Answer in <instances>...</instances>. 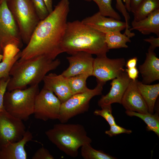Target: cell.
Wrapping results in <instances>:
<instances>
[{
	"label": "cell",
	"instance_id": "obj_16",
	"mask_svg": "<svg viewBox=\"0 0 159 159\" xmlns=\"http://www.w3.org/2000/svg\"><path fill=\"white\" fill-rule=\"evenodd\" d=\"M43 81L44 83L43 88L52 92L61 103L72 95L67 78L61 74L49 73L45 76Z\"/></svg>",
	"mask_w": 159,
	"mask_h": 159
},
{
	"label": "cell",
	"instance_id": "obj_5",
	"mask_svg": "<svg viewBox=\"0 0 159 159\" xmlns=\"http://www.w3.org/2000/svg\"><path fill=\"white\" fill-rule=\"evenodd\" d=\"M39 92L38 85L6 92L3 101L4 110L22 121L27 120L33 114L35 99Z\"/></svg>",
	"mask_w": 159,
	"mask_h": 159
},
{
	"label": "cell",
	"instance_id": "obj_19",
	"mask_svg": "<svg viewBox=\"0 0 159 159\" xmlns=\"http://www.w3.org/2000/svg\"><path fill=\"white\" fill-rule=\"evenodd\" d=\"M130 30H137L144 35L154 33L159 37V9L145 18L137 21L133 20Z\"/></svg>",
	"mask_w": 159,
	"mask_h": 159
},
{
	"label": "cell",
	"instance_id": "obj_4",
	"mask_svg": "<svg viewBox=\"0 0 159 159\" xmlns=\"http://www.w3.org/2000/svg\"><path fill=\"white\" fill-rule=\"evenodd\" d=\"M45 133L59 150L74 158L77 156L80 148L85 143L92 142L84 127L80 124H56Z\"/></svg>",
	"mask_w": 159,
	"mask_h": 159
},
{
	"label": "cell",
	"instance_id": "obj_24",
	"mask_svg": "<svg viewBox=\"0 0 159 159\" xmlns=\"http://www.w3.org/2000/svg\"><path fill=\"white\" fill-rule=\"evenodd\" d=\"M91 76L90 73H85L67 78L72 95L82 92L89 89L87 87L86 80Z\"/></svg>",
	"mask_w": 159,
	"mask_h": 159
},
{
	"label": "cell",
	"instance_id": "obj_37",
	"mask_svg": "<svg viewBox=\"0 0 159 159\" xmlns=\"http://www.w3.org/2000/svg\"><path fill=\"white\" fill-rule=\"evenodd\" d=\"M138 60V58L136 57L129 59L126 63V67L127 69L136 67Z\"/></svg>",
	"mask_w": 159,
	"mask_h": 159
},
{
	"label": "cell",
	"instance_id": "obj_1",
	"mask_svg": "<svg viewBox=\"0 0 159 159\" xmlns=\"http://www.w3.org/2000/svg\"><path fill=\"white\" fill-rule=\"evenodd\" d=\"M69 0H61L52 12L40 20L19 60L44 56L54 59L63 53L61 44L67 27L69 11Z\"/></svg>",
	"mask_w": 159,
	"mask_h": 159
},
{
	"label": "cell",
	"instance_id": "obj_15",
	"mask_svg": "<svg viewBox=\"0 0 159 159\" xmlns=\"http://www.w3.org/2000/svg\"><path fill=\"white\" fill-rule=\"evenodd\" d=\"M137 80H131L123 95L121 104L126 110L148 113L147 105L138 89Z\"/></svg>",
	"mask_w": 159,
	"mask_h": 159
},
{
	"label": "cell",
	"instance_id": "obj_18",
	"mask_svg": "<svg viewBox=\"0 0 159 159\" xmlns=\"http://www.w3.org/2000/svg\"><path fill=\"white\" fill-rule=\"evenodd\" d=\"M33 136L26 130L22 138L15 142L9 143L0 148V159H26L27 154L25 146L32 141Z\"/></svg>",
	"mask_w": 159,
	"mask_h": 159
},
{
	"label": "cell",
	"instance_id": "obj_28",
	"mask_svg": "<svg viewBox=\"0 0 159 159\" xmlns=\"http://www.w3.org/2000/svg\"><path fill=\"white\" fill-rule=\"evenodd\" d=\"M101 107V110H96L94 111V115L103 117L110 126L116 124L114 118L112 114L111 105H103Z\"/></svg>",
	"mask_w": 159,
	"mask_h": 159
},
{
	"label": "cell",
	"instance_id": "obj_35",
	"mask_svg": "<svg viewBox=\"0 0 159 159\" xmlns=\"http://www.w3.org/2000/svg\"><path fill=\"white\" fill-rule=\"evenodd\" d=\"M143 40L150 44L148 49L152 50L154 51L156 48L159 47V37L155 38L151 36L148 38L144 39Z\"/></svg>",
	"mask_w": 159,
	"mask_h": 159
},
{
	"label": "cell",
	"instance_id": "obj_30",
	"mask_svg": "<svg viewBox=\"0 0 159 159\" xmlns=\"http://www.w3.org/2000/svg\"><path fill=\"white\" fill-rule=\"evenodd\" d=\"M20 52L19 48L16 45L9 44L6 45L3 51L2 60H10L13 59Z\"/></svg>",
	"mask_w": 159,
	"mask_h": 159
},
{
	"label": "cell",
	"instance_id": "obj_14",
	"mask_svg": "<svg viewBox=\"0 0 159 159\" xmlns=\"http://www.w3.org/2000/svg\"><path fill=\"white\" fill-rule=\"evenodd\" d=\"M131 80L125 71L112 80L109 92L105 95L102 96L98 102V106L101 107L103 105H111L115 103L121 104L123 95Z\"/></svg>",
	"mask_w": 159,
	"mask_h": 159
},
{
	"label": "cell",
	"instance_id": "obj_22",
	"mask_svg": "<svg viewBox=\"0 0 159 159\" xmlns=\"http://www.w3.org/2000/svg\"><path fill=\"white\" fill-rule=\"evenodd\" d=\"M126 115L130 116H135L142 119L147 125L146 129L152 131L159 136V117L158 114L140 113L135 112L126 110Z\"/></svg>",
	"mask_w": 159,
	"mask_h": 159
},
{
	"label": "cell",
	"instance_id": "obj_10",
	"mask_svg": "<svg viewBox=\"0 0 159 159\" xmlns=\"http://www.w3.org/2000/svg\"><path fill=\"white\" fill-rule=\"evenodd\" d=\"M126 63L123 58L110 59L106 55L97 56L94 59L92 76L96 77L97 81L105 84L125 71Z\"/></svg>",
	"mask_w": 159,
	"mask_h": 159
},
{
	"label": "cell",
	"instance_id": "obj_38",
	"mask_svg": "<svg viewBox=\"0 0 159 159\" xmlns=\"http://www.w3.org/2000/svg\"><path fill=\"white\" fill-rule=\"evenodd\" d=\"M143 0H130L131 12L133 13Z\"/></svg>",
	"mask_w": 159,
	"mask_h": 159
},
{
	"label": "cell",
	"instance_id": "obj_25",
	"mask_svg": "<svg viewBox=\"0 0 159 159\" xmlns=\"http://www.w3.org/2000/svg\"><path fill=\"white\" fill-rule=\"evenodd\" d=\"M81 155L84 159H115L116 158L101 150L92 148L90 143H86L81 147Z\"/></svg>",
	"mask_w": 159,
	"mask_h": 159
},
{
	"label": "cell",
	"instance_id": "obj_42",
	"mask_svg": "<svg viewBox=\"0 0 159 159\" xmlns=\"http://www.w3.org/2000/svg\"><path fill=\"white\" fill-rule=\"evenodd\" d=\"M8 0H0V3H1V2H2L4 1H7Z\"/></svg>",
	"mask_w": 159,
	"mask_h": 159
},
{
	"label": "cell",
	"instance_id": "obj_26",
	"mask_svg": "<svg viewBox=\"0 0 159 159\" xmlns=\"http://www.w3.org/2000/svg\"><path fill=\"white\" fill-rule=\"evenodd\" d=\"M90 1H93L97 5L99 12L102 15L120 20V14L113 8L112 5V0H84Z\"/></svg>",
	"mask_w": 159,
	"mask_h": 159
},
{
	"label": "cell",
	"instance_id": "obj_12",
	"mask_svg": "<svg viewBox=\"0 0 159 159\" xmlns=\"http://www.w3.org/2000/svg\"><path fill=\"white\" fill-rule=\"evenodd\" d=\"M70 55L67 57L69 66L61 74L63 77L68 78L85 73L92 75L94 58L92 54L81 51Z\"/></svg>",
	"mask_w": 159,
	"mask_h": 159
},
{
	"label": "cell",
	"instance_id": "obj_13",
	"mask_svg": "<svg viewBox=\"0 0 159 159\" xmlns=\"http://www.w3.org/2000/svg\"><path fill=\"white\" fill-rule=\"evenodd\" d=\"M81 21L93 29L105 34L112 32H121L126 27L125 22L107 17L99 12L84 18Z\"/></svg>",
	"mask_w": 159,
	"mask_h": 159
},
{
	"label": "cell",
	"instance_id": "obj_41",
	"mask_svg": "<svg viewBox=\"0 0 159 159\" xmlns=\"http://www.w3.org/2000/svg\"><path fill=\"white\" fill-rule=\"evenodd\" d=\"M3 58V55L1 54L0 52V62L1 61Z\"/></svg>",
	"mask_w": 159,
	"mask_h": 159
},
{
	"label": "cell",
	"instance_id": "obj_29",
	"mask_svg": "<svg viewBox=\"0 0 159 159\" xmlns=\"http://www.w3.org/2000/svg\"><path fill=\"white\" fill-rule=\"evenodd\" d=\"M32 1L40 20L44 19L49 14L43 0H32Z\"/></svg>",
	"mask_w": 159,
	"mask_h": 159
},
{
	"label": "cell",
	"instance_id": "obj_11",
	"mask_svg": "<svg viewBox=\"0 0 159 159\" xmlns=\"http://www.w3.org/2000/svg\"><path fill=\"white\" fill-rule=\"evenodd\" d=\"M26 131L23 121L5 110L0 112V148L20 140Z\"/></svg>",
	"mask_w": 159,
	"mask_h": 159
},
{
	"label": "cell",
	"instance_id": "obj_8",
	"mask_svg": "<svg viewBox=\"0 0 159 159\" xmlns=\"http://www.w3.org/2000/svg\"><path fill=\"white\" fill-rule=\"evenodd\" d=\"M21 38L17 24L9 9L7 1L0 3V52L7 45L21 46Z\"/></svg>",
	"mask_w": 159,
	"mask_h": 159
},
{
	"label": "cell",
	"instance_id": "obj_9",
	"mask_svg": "<svg viewBox=\"0 0 159 159\" xmlns=\"http://www.w3.org/2000/svg\"><path fill=\"white\" fill-rule=\"evenodd\" d=\"M61 104L52 92L43 88L36 97L33 114L35 118L44 121L58 119Z\"/></svg>",
	"mask_w": 159,
	"mask_h": 159
},
{
	"label": "cell",
	"instance_id": "obj_21",
	"mask_svg": "<svg viewBox=\"0 0 159 159\" xmlns=\"http://www.w3.org/2000/svg\"><path fill=\"white\" fill-rule=\"evenodd\" d=\"M105 42L107 48L112 49L128 48L126 44L130 42V38L120 31L107 32L105 34Z\"/></svg>",
	"mask_w": 159,
	"mask_h": 159
},
{
	"label": "cell",
	"instance_id": "obj_17",
	"mask_svg": "<svg viewBox=\"0 0 159 159\" xmlns=\"http://www.w3.org/2000/svg\"><path fill=\"white\" fill-rule=\"evenodd\" d=\"M138 69L143 84H150L159 80V59L154 51L148 49L145 60L143 64L139 66Z\"/></svg>",
	"mask_w": 159,
	"mask_h": 159
},
{
	"label": "cell",
	"instance_id": "obj_34",
	"mask_svg": "<svg viewBox=\"0 0 159 159\" xmlns=\"http://www.w3.org/2000/svg\"><path fill=\"white\" fill-rule=\"evenodd\" d=\"M49 151L43 146L39 148L32 157V159H54Z\"/></svg>",
	"mask_w": 159,
	"mask_h": 159
},
{
	"label": "cell",
	"instance_id": "obj_20",
	"mask_svg": "<svg viewBox=\"0 0 159 159\" xmlns=\"http://www.w3.org/2000/svg\"><path fill=\"white\" fill-rule=\"evenodd\" d=\"M137 85L147 105L148 112L154 113L156 101L159 95V84H145L137 80Z\"/></svg>",
	"mask_w": 159,
	"mask_h": 159
},
{
	"label": "cell",
	"instance_id": "obj_6",
	"mask_svg": "<svg viewBox=\"0 0 159 159\" xmlns=\"http://www.w3.org/2000/svg\"><path fill=\"white\" fill-rule=\"evenodd\" d=\"M7 2L18 27L21 39L27 44L40 21L32 0H8Z\"/></svg>",
	"mask_w": 159,
	"mask_h": 159
},
{
	"label": "cell",
	"instance_id": "obj_27",
	"mask_svg": "<svg viewBox=\"0 0 159 159\" xmlns=\"http://www.w3.org/2000/svg\"><path fill=\"white\" fill-rule=\"evenodd\" d=\"M20 52L21 51L11 60H2L0 62V80L10 77V71L15 62L19 59Z\"/></svg>",
	"mask_w": 159,
	"mask_h": 159
},
{
	"label": "cell",
	"instance_id": "obj_39",
	"mask_svg": "<svg viewBox=\"0 0 159 159\" xmlns=\"http://www.w3.org/2000/svg\"><path fill=\"white\" fill-rule=\"evenodd\" d=\"M49 14L53 10L52 7V0H43Z\"/></svg>",
	"mask_w": 159,
	"mask_h": 159
},
{
	"label": "cell",
	"instance_id": "obj_40",
	"mask_svg": "<svg viewBox=\"0 0 159 159\" xmlns=\"http://www.w3.org/2000/svg\"><path fill=\"white\" fill-rule=\"evenodd\" d=\"M123 0L125 3V4L124 5L127 11L128 12H131L130 0Z\"/></svg>",
	"mask_w": 159,
	"mask_h": 159
},
{
	"label": "cell",
	"instance_id": "obj_7",
	"mask_svg": "<svg viewBox=\"0 0 159 159\" xmlns=\"http://www.w3.org/2000/svg\"><path fill=\"white\" fill-rule=\"evenodd\" d=\"M97 82V85L94 89L72 95L61 103L58 119L61 123H66L72 117L88 110L90 100L94 96L102 94L105 84Z\"/></svg>",
	"mask_w": 159,
	"mask_h": 159
},
{
	"label": "cell",
	"instance_id": "obj_36",
	"mask_svg": "<svg viewBox=\"0 0 159 159\" xmlns=\"http://www.w3.org/2000/svg\"><path fill=\"white\" fill-rule=\"evenodd\" d=\"M125 71L130 80H135L137 79L139 72L136 67L126 69Z\"/></svg>",
	"mask_w": 159,
	"mask_h": 159
},
{
	"label": "cell",
	"instance_id": "obj_32",
	"mask_svg": "<svg viewBox=\"0 0 159 159\" xmlns=\"http://www.w3.org/2000/svg\"><path fill=\"white\" fill-rule=\"evenodd\" d=\"M116 8L122 14L125 19V22L126 26L125 30L126 31H128L130 27L129 24V21L130 19V16L122 0H116Z\"/></svg>",
	"mask_w": 159,
	"mask_h": 159
},
{
	"label": "cell",
	"instance_id": "obj_2",
	"mask_svg": "<svg viewBox=\"0 0 159 159\" xmlns=\"http://www.w3.org/2000/svg\"><path fill=\"white\" fill-rule=\"evenodd\" d=\"M105 34L96 30L78 20L67 22L61 47L63 52L71 55L84 52L97 56L106 55L109 50Z\"/></svg>",
	"mask_w": 159,
	"mask_h": 159
},
{
	"label": "cell",
	"instance_id": "obj_23",
	"mask_svg": "<svg viewBox=\"0 0 159 159\" xmlns=\"http://www.w3.org/2000/svg\"><path fill=\"white\" fill-rule=\"evenodd\" d=\"M158 9L159 0H143L133 13V20H141Z\"/></svg>",
	"mask_w": 159,
	"mask_h": 159
},
{
	"label": "cell",
	"instance_id": "obj_3",
	"mask_svg": "<svg viewBox=\"0 0 159 159\" xmlns=\"http://www.w3.org/2000/svg\"><path fill=\"white\" fill-rule=\"evenodd\" d=\"M60 63L58 59L53 60L44 56L18 59L10 71L7 89H24L28 85H39L48 72L55 69Z\"/></svg>",
	"mask_w": 159,
	"mask_h": 159
},
{
	"label": "cell",
	"instance_id": "obj_31",
	"mask_svg": "<svg viewBox=\"0 0 159 159\" xmlns=\"http://www.w3.org/2000/svg\"><path fill=\"white\" fill-rule=\"evenodd\" d=\"M110 126V129L105 132V133L110 137H112L123 133L130 134L132 132V131L131 130L126 129L116 124Z\"/></svg>",
	"mask_w": 159,
	"mask_h": 159
},
{
	"label": "cell",
	"instance_id": "obj_33",
	"mask_svg": "<svg viewBox=\"0 0 159 159\" xmlns=\"http://www.w3.org/2000/svg\"><path fill=\"white\" fill-rule=\"evenodd\" d=\"M10 78V77L0 80V112L5 110L3 105L4 97Z\"/></svg>",
	"mask_w": 159,
	"mask_h": 159
}]
</instances>
